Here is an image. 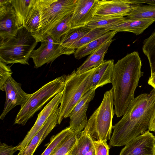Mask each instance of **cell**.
Instances as JSON below:
<instances>
[{
  "instance_id": "30bf717a",
  "label": "cell",
  "mask_w": 155,
  "mask_h": 155,
  "mask_svg": "<svg viewBox=\"0 0 155 155\" xmlns=\"http://www.w3.org/2000/svg\"><path fill=\"white\" fill-rule=\"evenodd\" d=\"M21 84L10 77L7 80L5 86L6 100L3 110L0 116L3 120L6 115L15 107H21L26 102L31 94H27L22 89Z\"/></svg>"
},
{
  "instance_id": "3957f363",
  "label": "cell",
  "mask_w": 155,
  "mask_h": 155,
  "mask_svg": "<svg viewBox=\"0 0 155 155\" xmlns=\"http://www.w3.org/2000/svg\"><path fill=\"white\" fill-rule=\"evenodd\" d=\"M37 43L32 33L24 26L19 27L15 35L0 42V61L7 64L29 65L31 52Z\"/></svg>"
},
{
  "instance_id": "8fae6325",
  "label": "cell",
  "mask_w": 155,
  "mask_h": 155,
  "mask_svg": "<svg viewBox=\"0 0 155 155\" xmlns=\"http://www.w3.org/2000/svg\"><path fill=\"white\" fill-rule=\"evenodd\" d=\"M96 89H92L85 94L71 112L69 127L74 133H80L86 126L88 122L86 112L90 102L94 97Z\"/></svg>"
},
{
  "instance_id": "d6986e66",
  "label": "cell",
  "mask_w": 155,
  "mask_h": 155,
  "mask_svg": "<svg viewBox=\"0 0 155 155\" xmlns=\"http://www.w3.org/2000/svg\"><path fill=\"white\" fill-rule=\"evenodd\" d=\"M114 40L112 39L106 42L90 54L83 63L77 68L76 73L80 74L84 73L104 63L105 61H104V56Z\"/></svg>"
},
{
  "instance_id": "7a4b0ae2",
  "label": "cell",
  "mask_w": 155,
  "mask_h": 155,
  "mask_svg": "<svg viewBox=\"0 0 155 155\" xmlns=\"http://www.w3.org/2000/svg\"><path fill=\"white\" fill-rule=\"evenodd\" d=\"M142 61L137 51L127 54L114 64L112 78L115 114L123 116L134 100L135 90L143 76Z\"/></svg>"
},
{
  "instance_id": "ba28073f",
  "label": "cell",
  "mask_w": 155,
  "mask_h": 155,
  "mask_svg": "<svg viewBox=\"0 0 155 155\" xmlns=\"http://www.w3.org/2000/svg\"><path fill=\"white\" fill-rule=\"evenodd\" d=\"M41 42L40 47L36 50H34L30 56L36 68L53 61L63 54L59 43L55 42L50 36H47Z\"/></svg>"
},
{
  "instance_id": "e575fe53",
  "label": "cell",
  "mask_w": 155,
  "mask_h": 155,
  "mask_svg": "<svg viewBox=\"0 0 155 155\" xmlns=\"http://www.w3.org/2000/svg\"><path fill=\"white\" fill-rule=\"evenodd\" d=\"M130 3L134 4H142L145 3L155 6V0H127Z\"/></svg>"
},
{
  "instance_id": "44dd1931",
  "label": "cell",
  "mask_w": 155,
  "mask_h": 155,
  "mask_svg": "<svg viewBox=\"0 0 155 155\" xmlns=\"http://www.w3.org/2000/svg\"><path fill=\"white\" fill-rule=\"evenodd\" d=\"M117 32L116 31H110L97 39L78 48L74 53L75 58L80 59L91 54L104 44L112 40Z\"/></svg>"
},
{
  "instance_id": "74e56055",
  "label": "cell",
  "mask_w": 155,
  "mask_h": 155,
  "mask_svg": "<svg viewBox=\"0 0 155 155\" xmlns=\"http://www.w3.org/2000/svg\"><path fill=\"white\" fill-rule=\"evenodd\" d=\"M85 155H95V150L93 145L90 150Z\"/></svg>"
},
{
  "instance_id": "9a60e30c",
  "label": "cell",
  "mask_w": 155,
  "mask_h": 155,
  "mask_svg": "<svg viewBox=\"0 0 155 155\" xmlns=\"http://www.w3.org/2000/svg\"><path fill=\"white\" fill-rule=\"evenodd\" d=\"M59 108H58L50 115L42 127L35 135L25 148L18 155H33L37 148L58 124Z\"/></svg>"
},
{
  "instance_id": "d590c367",
  "label": "cell",
  "mask_w": 155,
  "mask_h": 155,
  "mask_svg": "<svg viewBox=\"0 0 155 155\" xmlns=\"http://www.w3.org/2000/svg\"><path fill=\"white\" fill-rule=\"evenodd\" d=\"M148 130L155 131V109L150 121Z\"/></svg>"
},
{
  "instance_id": "4fadbf2b",
  "label": "cell",
  "mask_w": 155,
  "mask_h": 155,
  "mask_svg": "<svg viewBox=\"0 0 155 155\" xmlns=\"http://www.w3.org/2000/svg\"><path fill=\"white\" fill-rule=\"evenodd\" d=\"M155 136L149 130L126 144L119 155H154Z\"/></svg>"
},
{
  "instance_id": "9c48e42d",
  "label": "cell",
  "mask_w": 155,
  "mask_h": 155,
  "mask_svg": "<svg viewBox=\"0 0 155 155\" xmlns=\"http://www.w3.org/2000/svg\"><path fill=\"white\" fill-rule=\"evenodd\" d=\"M18 28L12 0H0V42L15 35Z\"/></svg>"
},
{
  "instance_id": "cb8c5ba5",
  "label": "cell",
  "mask_w": 155,
  "mask_h": 155,
  "mask_svg": "<svg viewBox=\"0 0 155 155\" xmlns=\"http://www.w3.org/2000/svg\"><path fill=\"white\" fill-rule=\"evenodd\" d=\"M35 1L36 0H12V4L17 17L19 27L23 25Z\"/></svg>"
},
{
  "instance_id": "7402d4cb",
  "label": "cell",
  "mask_w": 155,
  "mask_h": 155,
  "mask_svg": "<svg viewBox=\"0 0 155 155\" xmlns=\"http://www.w3.org/2000/svg\"><path fill=\"white\" fill-rule=\"evenodd\" d=\"M125 18V17L119 15H94L86 26L91 29L104 28L110 30L121 22Z\"/></svg>"
},
{
  "instance_id": "f546056e",
  "label": "cell",
  "mask_w": 155,
  "mask_h": 155,
  "mask_svg": "<svg viewBox=\"0 0 155 155\" xmlns=\"http://www.w3.org/2000/svg\"><path fill=\"white\" fill-rule=\"evenodd\" d=\"M110 31H111L110 29L104 28L91 29L78 42L75 46V49H77L97 39Z\"/></svg>"
},
{
  "instance_id": "d4e9b609",
  "label": "cell",
  "mask_w": 155,
  "mask_h": 155,
  "mask_svg": "<svg viewBox=\"0 0 155 155\" xmlns=\"http://www.w3.org/2000/svg\"><path fill=\"white\" fill-rule=\"evenodd\" d=\"M125 18L130 20L155 19V6L136 4Z\"/></svg>"
},
{
  "instance_id": "603a6c76",
  "label": "cell",
  "mask_w": 155,
  "mask_h": 155,
  "mask_svg": "<svg viewBox=\"0 0 155 155\" xmlns=\"http://www.w3.org/2000/svg\"><path fill=\"white\" fill-rule=\"evenodd\" d=\"M94 140L83 130L78 134L76 141L68 154L70 155H85L93 146Z\"/></svg>"
},
{
  "instance_id": "52a82bcc",
  "label": "cell",
  "mask_w": 155,
  "mask_h": 155,
  "mask_svg": "<svg viewBox=\"0 0 155 155\" xmlns=\"http://www.w3.org/2000/svg\"><path fill=\"white\" fill-rule=\"evenodd\" d=\"M65 75L49 81L31 94L21 107L15 120L14 124L25 125L35 113L58 93L62 92L65 83Z\"/></svg>"
},
{
  "instance_id": "8992f818",
  "label": "cell",
  "mask_w": 155,
  "mask_h": 155,
  "mask_svg": "<svg viewBox=\"0 0 155 155\" xmlns=\"http://www.w3.org/2000/svg\"><path fill=\"white\" fill-rule=\"evenodd\" d=\"M114 105L112 88L105 92L100 105L90 117L84 129L93 139L107 141L110 139L115 114Z\"/></svg>"
},
{
  "instance_id": "6da1fadb",
  "label": "cell",
  "mask_w": 155,
  "mask_h": 155,
  "mask_svg": "<svg viewBox=\"0 0 155 155\" xmlns=\"http://www.w3.org/2000/svg\"><path fill=\"white\" fill-rule=\"evenodd\" d=\"M155 109V89L141 94L129 105L122 119L113 126L111 147L125 145L148 129Z\"/></svg>"
},
{
  "instance_id": "d6a6232c",
  "label": "cell",
  "mask_w": 155,
  "mask_h": 155,
  "mask_svg": "<svg viewBox=\"0 0 155 155\" xmlns=\"http://www.w3.org/2000/svg\"><path fill=\"white\" fill-rule=\"evenodd\" d=\"M107 141L105 140H94L93 146L95 155H109L110 147Z\"/></svg>"
},
{
  "instance_id": "8d00e7d4",
  "label": "cell",
  "mask_w": 155,
  "mask_h": 155,
  "mask_svg": "<svg viewBox=\"0 0 155 155\" xmlns=\"http://www.w3.org/2000/svg\"><path fill=\"white\" fill-rule=\"evenodd\" d=\"M148 83L155 89V72L151 73L150 76L148 81Z\"/></svg>"
},
{
  "instance_id": "f1b7e54d",
  "label": "cell",
  "mask_w": 155,
  "mask_h": 155,
  "mask_svg": "<svg viewBox=\"0 0 155 155\" xmlns=\"http://www.w3.org/2000/svg\"><path fill=\"white\" fill-rule=\"evenodd\" d=\"M72 133L68 127L52 136L47 147L41 155H51L66 138Z\"/></svg>"
},
{
  "instance_id": "4316f807",
  "label": "cell",
  "mask_w": 155,
  "mask_h": 155,
  "mask_svg": "<svg viewBox=\"0 0 155 155\" xmlns=\"http://www.w3.org/2000/svg\"><path fill=\"white\" fill-rule=\"evenodd\" d=\"M142 50L149 63L151 73L155 72V30L143 42Z\"/></svg>"
},
{
  "instance_id": "ac0fdd59",
  "label": "cell",
  "mask_w": 155,
  "mask_h": 155,
  "mask_svg": "<svg viewBox=\"0 0 155 155\" xmlns=\"http://www.w3.org/2000/svg\"><path fill=\"white\" fill-rule=\"evenodd\" d=\"M114 65V60H109L96 67L91 83V89L111 83Z\"/></svg>"
},
{
  "instance_id": "5bb4252c",
  "label": "cell",
  "mask_w": 155,
  "mask_h": 155,
  "mask_svg": "<svg viewBox=\"0 0 155 155\" xmlns=\"http://www.w3.org/2000/svg\"><path fill=\"white\" fill-rule=\"evenodd\" d=\"M99 1V0H78L71 15V28L86 26L94 16Z\"/></svg>"
},
{
  "instance_id": "484cf974",
  "label": "cell",
  "mask_w": 155,
  "mask_h": 155,
  "mask_svg": "<svg viewBox=\"0 0 155 155\" xmlns=\"http://www.w3.org/2000/svg\"><path fill=\"white\" fill-rule=\"evenodd\" d=\"M72 14L68 15L57 24L48 33L46 36H50L55 42L59 43L61 37L71 28V21Z\"/></svg>"
},
{
  "instance_id": "7c38bea8",
  "label": "cell",
  "mask_w": 155,
  "mask_h": 155,
  "mask_svg": "<svg viewBox=\"0 0 155 155\" xmlns=\"http://www.w3.org/2000/svg\"><path fill=\"white\" fill-rule=\"evenodd\" d=\"M63 91L56 95L38 114L33 126L28 132L24 139L16 146L17 149L22 151L28 145L33 137L40 130L50 115L58 108L61 103Z\"/></svg>"
},
{
  "instance_id": "2e32d148",
  "label": "cell",
  "mask_w": 155,
  "mask_h": 155,
  "mask_svg": "<svg viewBox=\"0 0 155 155\" xmlns=\"http://www.w3.org/2000/svg\"><path fill=\"white\" fill-rule=\"evenodd\" d=\"M136 5L130 3L127 0L100 1L94 15L127 16Z\"/></svg>"
},
{
  "instance_id": "f35d334b",
  "label": "cell",
  "mask_w": 155,
  "mask_h": 155,
  "mask_svg": "<svg viewBox=\"0 0 155 155\" xmlns=\"http://www.w3.org/2000/svg\"><path fill=\"white\" fill-rule=\"evenodd\" d=\"M154 155H155V151H154Z\"/></svg>"
},
{
  "instance_id": "5b68a950",
  "label": "cell",
  "mask_w": 155,
  "mask_h": 155,
  "mask_svg": "<svg viewBox=\"0 0 155 155\" xmlns=\"http://www.w3.org/2000/svg\"><path fill=\"white\" fill-rule=\"evenodd\" d=\"M78 0H37L40 14L38 31L32 35L41 42L56 25L72 13Z\"/></svg>"
},
{
  "instance_id": "ab89813d",
  "label": "cell",
  "mask_w": 155,
  "mask_h": 155,
  "mask_svg": "<svg viewBox=\"0 0 155 155\" xmlns=\"http://www.w3.org/2000/svg\"><path fill=\"white\" fill-rule=\"evenodd\" d=\"M154 132H155V131Z\"/></svg>"
},
{
  "instance_id": "836d02e7",
  "label": "cell",
  "mask_w": 155,
  "mask_h": 155,
  "mask_svg": "<svg viewBox=\"0 0 155 155\" xmlns=\"http://www.w3.org/2000/svg\"><path fill=\"white\" fill-rule=\"evenodd\" d=\"M17 150L16 146H8L5 143H0V155H13Z\"/></svg>"
},
{
  "instance_id": "4dcf8cb0",
  "label": "cell",
  "mask_w": 155,
  "mask_h": 155,
  "mask_svg": "<svg viewBox=\"0 0 155 155\" xmlns=\"http://www.w3.org/2000/svg\"><path fill=\"white\" fill-rule=\"evenodd\" d=\"M79 133L69 135L51 155H66L75 143Z\"/></svg>"
},
{
  "instance_id": "277c9868",
  "label": "cell",
  "mask_w": 155,
  "mask_h": 155,
  "mask_svg": "<svg viewBox=\"0 0 155 155\" xmlns=\"http://www.w3.org/2000/svg\"><path fill=\"white\" fill-rule=\"evenodd\" d=\"M96 67L81 74L75 70L65 76V83L58 114V124L69 117L75 106L83 96L91 89L92 78Z\"/></svg>"
},
{
  "instance_id": "1f68e13d",
  "label": "cell",
  "mask_w": 155,
  "mask_h": 155,
  "mask_svg": "<svg viewBox=\"0 0 155 155\" xmlns=\"http://www.w3.org/2000/svg\"><path fill=\"white\" fill-rule=\"evenodd\" d=\"M12 72L11 66L0 61V89L5 91V86L7 79L12 76Z\"/></svg>"
},
{
  "instance_id": "83f0119b",
  "label": "cell",
  "mask_w": 155,
  "mask_h": 155,
  "mask_svg": "<svg viewBox=\"0 0 155 155\" xmlns=\"http://www.w3.org/2000/svg\"><path fill=\"white\" fill-rule=\"evenodd\" d=\"M40 23V14L37 0L26 18L23 26L32 34L38 30Z\"/></svg>"
},
{
  "instance_id": "ffe728a7",
  "label": "cell",
  "mask_w": 155,
  "mask_h": 155,
  "mask_svg": "<svg viewBox=\"0 0 155 155\" xmlns=\"http://www.w3.org/2000/svg\"><path fill=\"white\" fill-rule=\"evenodd\" d=\"M155 21V19L130 20L125 18L121 22L114 26L110 30L117 32H130L136 35L142 34Z\"/></svg>"
},
{
  "instance_id": "e0dca14e",
  "label": "cell",
  "mask_w": 155,
  "mask_h": 155,
  "mask_svg": "<svg viewBox=\"0 0 155 155\" xmlns=\"http://www.w3.org/2000/svg\"><path fill=\"white\" fill-rule=\"evenodd\" d=\"M91 29L86 26L71 28L61 37L59 44L63 54L69 55L74 53L78 42Z\"/></svg>"
}]
</instances>
